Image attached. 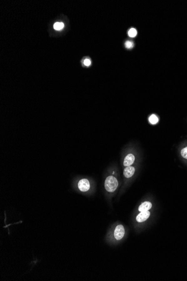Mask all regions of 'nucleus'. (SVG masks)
<instances>
[{
	"label": "nucleus",
	"mask_w": 187,
	"mask_h": 281,
	"mask_svg": "<svg viewBox=\"0 0 187 281\" xmlns=\"http://www.w3.org/2000/svg\"><path fill=\"white\" fill-rule=\"evenodd\" d=\"M91 182L88 179L80 178L73 180L72 187L75 190L80 193H85L91 189Z\"/></svg>",
	"instance_id": "1"
},
{
	"label": "nucleus",
	"mask_w": 187,
	"mask_h": 281,
	"mask_svg": "<svg viewBox=\"0 0 187 281\" xmlns=\"http://www.w3.org/2000/svg\"><path fill=\"white\" fill-rule=\"evenodd\" d=\"M114 174L115 172L113 171L112 174L107 176L105 180V190L107 192L110 194L114 193L119 186V181Z\"/></svg>",
	"instance_id": "2"
},
{
	"label": "nucleus",
	"mask_w": 187,
	"mask_h": 281,
	"mask_svg": "<svg viewBox=\"0 0 187 281\" xmlns=\"http://www.w3.org/2000/svg\"><path fill=\"white\" fill-rule=\"evenodd\" d=\"M125 235V229L123 225H119L115 227L114 231V237L116 240L119 241L123 238Z\"/></svg>",
	"instance_id": "3"
},
{
	"label": "nucleus",
	"mask_w": 187,
	"mask_h": 281,
	"mask_svg": "<svg viewBox=\"0 0 187 281\" xmlns=\"http://www.w3.org/2000/svg\"><path fill=\"white\" fill-rule=\"evenodd\" d=\"M135 161V157L132 153H129L125 156L123 159V164L125 167L131 166Z\"/></svg>",
	"instance_id": "4"
},
{
	"label": "nucleus",
	"mask_w": 187,
	"mask_h": 281,
	"mask_svg": "<svg viewBox=\"0 0 187 281\" xmlns=\"http://www.w3.org/2000/svg\"><path fill=\"white\" fill-rule=\"evenodd\" d=\"M150 212L149 211H142L138 214L136 217V221L138 222L141 223L144 222L150 217Z\"/></svg>",
	"instance_id": "5"
},
{
	"label": "nucleus",
	"mask_w": 187,
	"mask_h": 281,
	"mask_svg": "<svg viewBox=\"0 0 187 281\" xmlns=\"http://www.w3.org/2000/svg\"><path fill=\"white\" fill-rule=\"evenodd\" d=\"M135 172V168L133 166L126 167L123 170V176L126 179H129L134 176Z\"/></svg>",
	"instance_id": "6"
},
{
	"label": "nucleus",
	"mask_w": 187,
	"mask_h": 281,
	"mask_svg": "<svg viewBox=\"0 0 187 281\" xmlns=\"http://www.w3.org/2000/svg\"><path fill=\"white\" fill-rule=\"evenodd\" d=\"M152 207V204L150 201H144L139 206V211L140 212L142 211H148Z\"/></svg>",
	"instance_id": "7"
},
{
	"label": "nucleus",
	"mask_w": 187,
	"mask_h": 281,
	"mask_svg": "<svg viewBox=\"0 0 187 281\" xmlns=\"http://www.w3.org/2000/svg\"><path fill=\"white\" fill-rule=\"evenodd\" d=\"M54 29L56 30H62L64 27V24L61 22H57L53 25Z\"/></svg>",
	"instance_id": "8"
},
{
	"label": "nucleus",
	"mask_w": 187,
	"mask_h": 281,
	"mask_svg": "<svg viewBox=\"0 0 187 281\" xmlns=\"http://www.w3.org/2000/svg\"><path fill=\"white\" fill-rule=\"evenodd\" d=\"M149 121L150 123L152 125H155L156 123H157L159 121V118L158 117L155 115H152L149 117Z\"/></svg>",
	"instance_id": "9"
},
{
	"label": "nucleus",
	"mask_w": 187,
	"mask_h": 281,
	"mask_svg": "<svg viewBox=\"0 0 187 281\" xmlns=\"http://www.w3.org/2000/svg\"><path fill=\"white\" fill-rule=\"evenodd\" d=\"M136 35L137 30L135 29L132 28V29L129 30V35L130 37H134Z\"/></svg>",
	"instance_id": "10"
},
{
	"label": "nucleus",
	"mask_w": 187,
	"mask_h": 281,
	"mask_svg": "<svg viewBox=\"0 0 187 281\" xmlns=\"http://www.w3.org/2000/svg\"><path fill=\"white\" fill-rule=\"evenodd\" d=\"M181 155L183 158L187 159V147L184 148L181 150Z\"/></svg>",
	"instance_id": "11"
},
{
	"label": "nucleus",
	"mask_w": 187,
	"mask_h": 281,
	"mask_svg": "<svg viewBox=\"0 0 187 281\" xmlns=\"http://www.w3.org/2000/svg\"><path fill=\"white\" fill-rule=\"evenodd\" d=\"M125 46H126V48L130 49V48H133V47H134V43H132V42L127 41V42H126V43H125Z\"/></svg>",
	"instance_id": "12"
},
{
	"label": "nucleus",
	"mask_w": 187,
	"mask_h": 281,
	"mask_svg": "<svg viewBox=\"0 0 187 281\" xmlns=\"http://www.w3.org/2000/svg\"><path fill=\"white\" fill-rule=\"evenodd\" d=\"M83 64L86 66H90V64H91V62H90V60H88V59H86L85 60V61L83 62Z\"/></svg>",
	"instance_id": "13"
}]
</instances>
